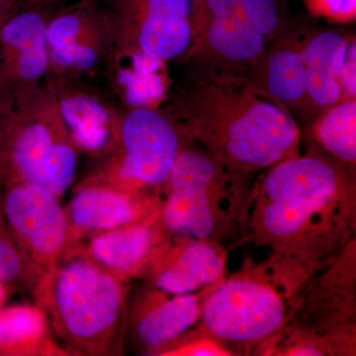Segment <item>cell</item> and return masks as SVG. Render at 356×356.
Listing matches in <instances>:
<instances>
[{
    "instance_id": "7402d4cb",
    "label": "cell",
    "mask_w": 356,
    "mask_h": 356,
    "mask_svg": "<svg viewBox=\"0 0 356 356\" xmlns=\"http://www.w3.org/2000/svg\"><path fill=\"white\" fill-rule=\"evenodd\" d=\"M307 129L311 140L325 153L356 165V100L332 105L318 114Z\"/></svg>"
},
{
    "instance_id": "2e32d148",
    "label": "cell",
    "mask_w": 356,
    "mask_h": 356,
    "mask_svg": "<svg viewBox=\"0 0 356 356\" xmlns=\"http://www.w3.org/2000/svg\"><path fill=\"white\" fill-rule=\"evenodd\" d=\"M161 204L159 195L128 191L110 181L81 187L65 211L70 245L74 238L95 236L144 219Z\"/></svg>"
},
{
    "instance_id": "484cf974",
    "label": "cell",
    "mask_w": 356,
    "mask_h": 356,
    "mask_svg": "<svg viewBox=\"0 0 356 356\" xmlns=\"http://www.w3.org/2000/svg\"><path fill=\"white\" fill-rule=\"evenodd\" d=\"M32 269L14 240L0 210V283H18Z\"/></svg>"
},
{
    "instance_id": "7c38bea8",
    "label": "cell",
    "mask_w": 356,
    "mask_h": 356,
    "mask_svg": "<svg viewBox=\"0 0 356 356\" xmlns=\"http://www.w3.org/2000/svg\"><path fill=\"white\" fill-rule=\"evenodd\" d=\"M49 21L30 9L13 13L0 28V108L33 95L50 72Z\"/></svg>"
},
{
    "instance_id": "6da1fadb",
    "label": "cell",
    "mask_w": 356,
    "mask_h": 356,
    "mask_svg": "<svg viewBox=\"0 0 356 356\" xmlns=\"http://www.w3.org/2000/svg\"><path fill=\"white\" fill-rule=\"evenodd\" d=\"M245 242L327 264L356 234V170L311 140L255 178Z\"/></svg>"
},
{
    "instance_id": "4fadbf2b",
    "label": "cell",
    "mask_w": 356,
    "mask_h": 356,
    "mask_svg": "<svg viewBox=\"0 0 356 356\" xmlns=\"http://www.w3.org/2000/svg\"><path fill=\"white\" fill-rule=\"evenodd\" d=\"M218 284L191 294L177 295L144 283L129 300L126 336L144 355H161L198 325L204 302Z\"/></svg>"
},
{
    "instance_id": "cb8c5ba5",
    "label": "cell",
    "mask_w": 356,
    "mask_h": 356,
    "mask_svg": "<svg viewBox=\"0 0 356 356\" xmlns=\"http://www.w3.org/2000/svg\"><path fill=\"white\" fill-rule=\"evenodd\" d=\"M107 21L90 4L76 6L74 10H67L49 21L47 28L49 46L54 49L74 43Z\"/></svg>"
},
{
    "instance_id": "3957f363",
    "label": "cell",
    "mask_w": 356,
    "mask_h": 356,
    "mask_svg": "<svg viewBox=\"0 0 356 356\" xmlns=\"http://www.w3.org/2000/svg\"><path fill=\"white\" fill-rule=\"evenodd\" d=\"M325 264L280 250L245 257L204 302L198 325L235 355H252L292 317L307 283Z\"/></svg>"
},
{
    "instance_id": "7a4b0ae2",
    "label": "cell",
    "mask_w": 356,
    "mask_h": 356,
    "mask_svg": "<svg viewBox=\"0 0 356 356\" xmlns=\"http://www.w3.org/2000/svg\"><path fill=\"white\" fill-rule=\"evenodd\" d=\"M163 105L192 142L238 172L261 173L300 154L298 123L242 76L191 74Z\"/></svg>"
},
{
    "instance_id": "f546056e",
    "label": "cell",
    "mask_w": 356,
    "mask_h": 356,
    "mask_svg": "<svg viewBox=\"0 0 356 356\" xmlns=\"http://www.w3.org/2000/svg\"><path fill=\"white\" fill-rule=\"evenodd\" d=\"M37 4H76V6H88L92 0H31Z\"/></svg>"
},
{
    "instance_id": "ffe728a7",
    "label": "cell",
    "mask_w": 356,
    "mask_h": 356,
    "mask_svg": "<svg viewBox=\"0 0 356 356\" xmlns=\"http://www.w3.org/2000/svg\"><path fill=\"white\" fill-rule=\"evenodd\" d=\"M43 355L60 353L48 339L44 311L28 305L0 307V355Z\"/></svg>"
},
{
    "instance_id": "83f0119b",
    "label": "cell",
    "mask_w": 356,
    "mask_h": 356,
    "mask_svg": "<svg viewBox=\"0 0 356 356\" xmlns=\"http://www.w3.org/2000/svg\"><path fill=\"white\" fill-rule=\"evenodd\" d=\"M341 102L356 100V40L351 39L339 74Z\"/></svg>"
},
{
    "instance_id": "8992f818",
    "label": "cell",
    "mask_w": 356,
    "mask_h": 356,
    "mask_svg": "<svg viewBox=\"0 0 356 356\" xmlns=\"http://www.w3.org/2000/svg\"><path fill=\"white\" fill-rule=\"evenodd\" d=\"M252 355H356V238L312 276L292 317Z\"/></svg>"
},
{
    "instance_id": "277c9868",
    "label": "cell",
    "mask_w": 356,
    "mask_h": 356,
    "mask_svg": "<svg viewBox=\"0 0 356 356\" xmlns=\"http://www.w3.org/2000/svg\"><path fill=\"white\" fill-rule=\"evenodd\" d=\"M84 250L67 248L40 281L39 299L51 325L79 355H119L127 329L129 287Z\"/></svg>"
},
{
    "instance_id": "5b68a950",
    "label": "cell",
    "mask_w": 356,
    "mask_h": 356,
    "mask_svg": "<svg viewBox=\"0 0 356 356\" xmlns=\"http://www.w3.org/2000/svg\"><path fill=\"white\" fill-rule=\"evenodd\" d=\"M252 175L238 172L192 143L175 161L161 198L166 233L221 243L247 241Z\"/></svg>"
},
{
    "instance_id": "1f68e13d",
    "label": "cell",
    "mask_w": 356,
    "mask_h": 356,
    "mask_svg": "<svg viewBox=\"0 0 356 356\" xmlns=\"http://www.w3.org/2000/svg\"><path fill=\"white\" fill-rule=\"evenodd\" d=\"M0 28H1V27H0Z\"/></svg>"
},
{
    "instance_id": "9c48e42d",
    "label": "cell",
    "mask_w": 356,
    "mask_h": 356,
    "mask_svg": "<svg viewBox=\"0 0 356 356\" xmlns=\"http://www.w3.org/2000/svg\"><path fill=\"white\" fill-rule=\"evenodd\" d=\"M117 156L107 181L135 192L161 191L180 153L192 144L161 109H131L115 128Z\"/></svg>"
},
{
    "instance_id": "30bf717a",
    "label": "cell",
    "mask_w": 356,
    "mask_h": 356,
    "mask_svg": "<svg viewBox=\"0 0 356 356\" xmlns=\"http://www.w3.org/2000/svg\"><path fill=\"white\" fill-rule=\"evenodd\" d=\"M0 210L40 281L50 276L70 245L67 215L57 196L36 184L4 180Z\"/></svg>"
},
{
    "instance_id": "603a6c76",
    "label": "cell",
    "mask_w": 356,
    "mask_h": 356,
    "mask_svg": "<svg viewBox=\"0 0 356 356\" xmlns=\"http://www.w3.org/2000/svg\"><path fill=\"white\" fill-rule=\"evenodd\" d=\"M111 30L108 20L79 41L50 49V70L55 69L65 74H81L92 70L108 50Z\"/></svg>"
},
{
    "instance_id": "d6986e66",
    "label": "cell",
    "mask_w": 356,
    "mask_h": 356,
    "mask_svg": "<svg viewBox=\"0 0 356 356\" xmlns=\"http://www.w3.org/2000/svg\"><path fill=\"white\" fill-rule=\"evenodd\" d=\"M119 51L117 72L126 102L132 109H161L172 89L166 62L136 51Z\"/></svg>"
},
{
    "instance_id": "ac0fdd59",
    "label": "cell",
    "mask_w": 356,
    "mask_h": 356,
    "mask_svg": "<svg viewBox=\"0 0 356 356\" xmlns=\"http://www.w3.org/2000/svg\"><path fill=\"white\" fill-rule=\"evenodd\" d=\"M161 204L144 219L91 236L86 252L124 280L138 277L154 248L170 236L161 220Z\"/></svg>"
},
{
    "instance_id": "8fae6325",
    "label": "cell",
    "mask_w": 356,
    "mask_h": 356,
    "mask_svg": "<svg viewBox=\"0 0 356 356\" xmlns=\"http://www.w3.org/2000/svg\"><path fill=\"white\" fill-rule=\"evenodd\" d=\"M200 0H113L111 29L120 50L181 60L191 50Z\"/></svg>"
},
{
    "instance_id": "d4e9b609",
    "label": "cell",
    "mask_w": 356,
    "mask_h": 356,
    "mask_svg": "<svg viewBox=\"0 0 356 356\" xmlns=\"http://www.w3.org/2000/svg\"><path fill=\"white\" fill-rule=\"evenodd\" d=\"M161 355L229 356L235 355L226 344L211 336L197 325L178 339Z\"/></svg>"
},
{
    "instance_id": "9a60e30c",
    "label": "cell",
    "mask_w": 356,
    "mask_h": 356,
    "mask_svg": "<svg viewBox=\"0 0 356 356\" xmlns=\"http://www.w3.org/2000/svg\"><path fill=\"white\" fill-rule=\"evenodd\" d=\"M308 26L288 24L254 69L242 76L254 90L277 103L295 121L311 123L304 79V37Z\"/></svg>"
},
{
    "instance_id": "f1b7e54d",
    "label": "cell",
    "mask_w": 356,
    "mask_h": 356,
    "mask_svg": "<svg viewBox=\"0 0 356 356\" xmlns=\"http://www.w3.org/2000/svg\"><path fill=\"white\" fill-rule=\"evenodd\" d=\"M18 0H0V27L13 13L14 7Z\"/></svg>"
},
{
    "instance_id": "4dcf8cb0",
    "label": "cell",
    "mask_w": 356,
    "mask_h": 356,
    "mask_svg": "<svg viewBox=\"0 0 356 356\" xmlns=\"http://www.w3.org/2000/svg\"><path fill=\"white\" fill-rule=\"evenodd\" d=\"M6 299V285L0 283V307L3 304L4 300Z\"/></svg>"
},
{
    "instance_id": "52a82bcc",
    "label": "cell",
    "mask_w": 356,
    "mask_h": 356,
    "mask_svg": "<svg viewBox=\"0 0 356 356\" xmlns=\"http://www.w3.org/2000/svg\"><path fill=\"white\" fill-rule=\"evenodd\" d=\"M289 23L284 0H200L193 44L180 63L195 76H242Z\"/></svg>"
},
{
    "instance_id": "ba28073f",
    "label": "cell",
    "mask_w": 356,
    "mask_h": 356,
    "mask_svg": "<svg viewBox=\"0 0 356 356\" xmlns=\"http://www.w3.org/2000/svg\"><path fill=\"white\" fill-rule=\"evenodd\" d=\"M35 93L0 108V179L58 191L74 180L77 146L56 95Z\"/></svg>"
},
{
    "instance_id": "5bb4252c",
    "label": "cell",
    "mask_w": 356,
    "mask_h": 356,
    "mask_svg": "<svg viewBox=\"0 0 356 356\" xmlns=\"http://www.w3.org/2000/svg\"><path fill=\"white\" fill-rule=\"evenodd\" d=\"M226 262L221 243L170 235L154 248L138 278L172 294H191L222 282Z\"/></svg>"
},
{
    "instance_id": "e0dca14e",
    "label": "cell",
    "mask_w": 356,
    "mask_h": 356,
    "mask_svg": "<svg viewBox=\"0 0 356 356\" xmlns=\"http://www.w3.org/2000/svg\"><path fill=\"white\" fill-rule=\"evenodd\" d=\"M353 37L344 30L307 27L302 53L311 123L324 110L341 102L339 74Z\"/></svg>"
},
{
    "instance_id": "4316f807",
    "label": "cell",
    "mask_w": 356,
    "mask_h": 356,
    "mask_svg": "<svg viewBox=\"0 0 356 356\" xmlns=\"http://www.w3.org/2000/svg\"><path fill=\"white\" fill-rule=\"evenodd\" d=\"M312 17L332 24H350L356 20V0H302Z\"/></svg>"
},
{
    "instance_id": "44dd1931",
    "label": "cell",
    "mask_w": 356,
    "mask_h": 356,
    "mask_svg": "<svg viewBox=\"0 0 356 356\" xmlns=\"http://www.w3.org/2000/svg\"><path fill=\"white\" fill-rule=\"evenodd\" d=\"M57 97L58 109L65 127L77 147L97 152L115 136L117 119L93 98L83 95Z\"/></svg>"
}]
</instances>
